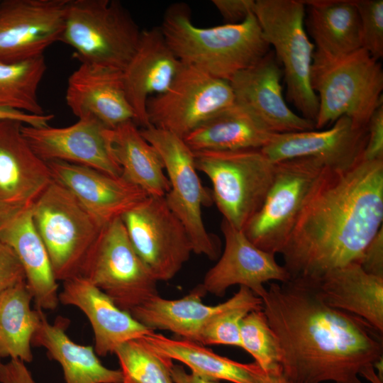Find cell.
Masks as SVG:
<instances>
[{
  "mask_svg": "<svg viewBox=\"0 0 383 383\" xmlns=\"http://www.w3.org/2000/svg\"><path fill=\"white\" fill-rule=\"evenodd\" d=\"M262 310L292 383H362L383 358V333L365 319L330 307L303 280L270 283Z\"/></svg>",
  "mask_w": 383,
  "mask_h": 383,
  "instance_id": "1",
  "label": "cell"
},
{
  "mask_svg": "<svg viewBox=\"0 0 383 383\" xmlns=\"http://www.w3.org/2000/svg\"><path fill=\"white\" fill-rule=\"evenodd\" d=\"M382 221L383 160L325 167L280 252L290 279L316 280L357 262Z\"/></svg>",
  "mask_w": 383,
  "mask_h": 383,
  "instance_id": "2",
  "label": "cell"
},
{
  "mask_svg": "<svg viewBox=\"0 0 383 383\" xmlns=\"http://www.w3.org/2000/svg\"><path fill=\"white\" fill-rule=\"evenodd\" d=\"M160 28L182 63L228 82L270 51L254 13L238 23L200 28L187 5L178 3L167 9Z\"/></svg>",
  "mask_w": 383,
  "mask_h": 383,
  "instance_id": "3",
  "label": "cell"
},
{
  "mask_svg": "<svg viewBox=\"0 0 383 383\" xmlns=\"http://www.w3.org/2000/svg\"><path fill=\"white\" fill-rule=\"evenodd\" d=\"M311 84L318 101V130L343 116L367 127L383 104L382 65L363 48L336 60L313 58Z\"/></svg>",
  "mask_w": 383,
  "mask_h": 383,
  "instance_id": "4",
  "label": "cell"
},
{
  "mask_svg": "<svg viewBox=\"0 0 383 383\" xmlns=\"http://www.w3.org/2000/svg\"><path fill=\"white\" fill-rule=\"evenodd\" d=\"M141 31L116 0H70L61 36L81 62L123 70L132 58Z\"/></svg>",
  "mask_w": 383,
  "mask_h": 383,
  "instance_id": "5",
  "label": "cell"
},
{
  "mask_svg": "<svg viewBox=\"0 0 383 383\" xmlns=\"http://www.w3.org/2000/svg\"><path fill=\"white\" fill-rule=\"evenodd\" d=\"M253 13L282 65L287 99L302 117L315 123L318 101L311 84L314 45L305 28L304 4L301 0H255Z\"/></svg>",
  "mask_w": 383,
  "mask_h": 383,
  "instance_id": "6",
  "label": "cell"
},
{
  "mask_svg": "<svg viewBox=\"0 0 383 383\" xmlns=\"http://www.w3.org/2000/svg\"><path fill=\"white\" fill-rule=\"evenodd\" d=\"M32 216L57 281L81 276L104 226L54 179L33 206Z\"/></svg>",
  "mask_w": 383,
  "mask_h": 383,
  "instance_id": "7",
  "label": "cell"
},
{
  "mask_svg": "<svg viewBox=\"0 0 383 383\" xmlns=\"http://www.w3.org/2000/svg\"><path fill=\"white\" fill-rule=\"evenodd\" d=\"M193 153L196 170L211 182L212 200L223 219L243 231L268 192L275 163L260 149Z\"/></svg>",
  "mask_w": 383,
  "mask_h": 383,
  "instance_id": "8",
  "label": "cell"
},
{
  "mask_svg": "<svg viewBox=\"0 0 383 383\" xmlns=\"http://www.w3.org/2000/svg\"><path fill=\"white\" fill-rule=\"evenodd\" d=\"M140 130L162 160L170 186L165 199L186 229L193 252L216 259L218 242L207 231L201 212L203 206L213 202L211 192L201 182L193 151L182 138L169 131L152 126Z\"/></svg>",
  "mask_w": 383,
  "mask_h": 383,
  "instance_id": "9",
  "label": "cell"
},
{
  "mask_svg": "<svg viewBox=\"0 0 383 383\" xmlns=\"http://www.w3.org/2000/svg\"><path fill=\"white\" fill-rule=\"evenodd\" d=\"M81 277L128 313L157 295V281L140 258L121 218L105 225L92 247Z\"/></svg>",
  "mask_w": 383,
  "mask_h": 383,
  "instance_id": "10",
  "label": "cell"
},
{
  "mask_svg": "<svg viewBox=\"0 0 383 383\" xmlns=\"http://www.w3.org/2000/svg\"><path fill=\"white\" fill-rule=\"evenodd\" d=\"M325 167L311 157L275 163L268 192L243 230L249 240L266 252L280 253L310 189Z\"/></svg>",
  "mask_w": 383,
  "mask_h": 383,
  "instance_id": "11",
  "label": "cell"
},
{
  "mask_svg": "<svg viewBox=\"0 0 383 383\" xmlns=\"http://www.w3.org/2000/svg\"><path fill=\"white\" fill-rule=\"evenodd\" d=\"M234 102L228 81L182 62L169 89L148 99L146 111L152 126L183 139Z\"/></svg>",
  "mask_w": 383,
  "mask_h": 383,
  "instance_id": "12",
  "label": "cell"
},
{
  "mask_svg": "<svg viewBox=\"0 0 383 383\" xmlns=\"http://www.w3.org/2000/svg\"><path fill=\"white\" fill-rule=\"evenodd\" d=\"M121 218L132 245L155 279L175 277L193 250L186 229L165 196H148Z\"/></svg>",
  "mask_w": 383,
  "mask_h": 383,
  "instance_id": "13",
  "label": "cell"
},
{
  "mask_svg": "<svg viewBox=\"0 0 383 383\" xmlns=\"http://www.w3.org/2000/svg\"><path fill=\"white\" fill-rule=\"evenodd\" d=\"M23 124L0 120V231L31 209L53 179L23 136Z\"/></svg>",
  "mask_w": 383,
  "mask_h": 383,
  "instance_id": "14",
  "label": "cell"
},
{
  "mask_svg": "<svg viewBox=\"0 0 383 383\" xmlns=\"http://www.w3.org/2000/svg\"><path fill=\"white\" fill-rule=\"evenodd\" d=\"M70 0H4L0 3V62L43 55L60 41Z\"/></svg>",
  "mask_w": 383,
  "mask_h": 383,
  "instance_id": "15",
  "label": "cell"
},
{
  "mask_svg": "<svg viewBox=\"0 0 383 383\" xmlns=\"http://www.w3.org/2000/svg\"><path fill=\"white\" fill-rule=\"evenodd\" d=\"M108 130L92 116L62 128L21 126L25 140L44 162L62 161L119 177L122 171L112 155Z\"/></svg>",
  "mask_w": 383,
  "mask_h": 383,
  "instance_id": "16",
  "label": "cell"
},
{
  "mask_svg": "<svg viewBox=\"0 0 383 383\" xmlns=\"http://www.w3.org/2000/svg\"><path fill=\"white\" fill-rule=\"evenodd\" d=\"M367 141V126L343 116L328 129L274 133L260 150L273 163L311 157L327 167L345 169L362 158Z\"/></svg>",
  "mask_w": 383,
  "mask_h": 383,
  "instance_id": "17",
  "label": "cell"
},
{
  "mask_svg": "<svg viewBox=\"0 0 383 383\" xmlns=\"http://www.w3.org/2000/svg\"><path fill=\"white\" fill-rule=\"evenodd\" d=\"M221 229L225 247L218 261L208 270L201 284L206 293L223 296L231 286L239 284L262 299L267 292L265 283L290 279L288 272L277 262L274 255L255 245L243 231L223 219Z\"/></svg>",
  "mask_w": 383,
  "mask_h": 383,
  "instance_id": "18",
  "label": "cell"
},
{
  "mask_svg": "<svg viewBox=\"0 0 383 383\" xmlns=\"http://www.w3.org/2000/svg\"><path fill=\"white\" fill-rule=\"evenodd\" d=\"M282 70L270 51L229 81L235 101L250 109L273 133L312 131L315 123L295 113L282 94Z\"/></svg>",
  "mask_w": 383,
  "mask_h": 383,
  "instance_id": "19",
  "label": "cell"
},
{
  "mask_svg": "<svg viewBox=\"0 0 383 383\" xmlns=\"http://www.w3.org/2000/svg\"><path fill=\"white\" fill-rule=\"evenodd\" d=\"M52 179L67 188L103 226L143 201L148 195L121 175L62 161L46 162Z\"/></svg>",
  "mask_w": 383,
  "mask_h": 383,
  "instance_id": "20",
  "label": "cell"
},
{
  "mask_svg": "<svg viewBox=\"0 0 383 383\" xmlns=\"http://www.w3.org/2000/svg\"><path fill=\"white\" fill-rule=\"evenodd\" d=\"M181 65L160 27L141 31L137 48L123 70L125 91L136 125L143 128L151 126L147 101L152 94H160L169 89Z\"/></svg>",
  "mask_w": 383,
  "mask_h": 383,
  "instance_id": "21",
  "label": "cell"
},
{
  "mask_svg": "<svg viewBox=\"0 0 383 383\" xmlns=\"http://www.w3.org/2000/svg\"><path fill=\"white\" fill-rule=\"evenodd\" d=\"M65 101L78 118L92 116L110 129L135 122L120 70L81 63L68 78Z\"/></svg>",
  "mask_w": 383,
  "mask_h": 383,
  "instance_id": "22",
  "label": "cell"
},
{
  "mask_svg": "<svg viewBox=\"0 0 383 383\" xmlns=\"http://www.w3.org/2000/svg\"><path fill=\"white\" fill-rule=\"evenodd\" d=\"M58 297L59 302L76 306L85 314L94 332V348L99 356L112 354L123 343L154 331L118 308L108 295L83 277L64 281Z\"/></svg>",
  "mask_w": 383,
  "mask_h": 383,
  "instance_id": "23",
  "label": "cell"
},
{
  "mask_svg": "<svg viewBox=\"0 0 383 383\" xmlns=\"http://www.w3.org/2000/svg\"><path fill=\"white\" fill-rule=\"evenodd\" d=\"M305 282L330 307L357 316L383 333V277L353 262Z\"/></svg>",
  "mask_w": 383,
  "mask_h": 383,
  "instance_id": "24",
  "label": "cell"
},
{
  "mask_svg": "<svg viewBox=\"0 0 383 383\" xmlns=\"http://www.w3.org/2000/svg\"><path fill=\"white\" fill-rule=\"evenodd\" d=\"M305 28L313 40V58L336 60L362 48L359 13L354 0H307Z\"/></svg>",
  "mask_w": 383,
  "mask_h": 383,
  "instance_id": "25",
  "label": "cell"
},
{
  "mask_svg": "<svg viewBox=\"0 0 383 383\" xmlns=\"http://www.w3.org/2000/svg\"><path fill=\"white\" fill-rule=\"evenodd\" d=\"M0 240L9 245L20 260L35 308L54 310L59 304L58 284L45 246L35 226L32 208L0 231Z\"/></svg>",
  "mask_w": 383,
  "mask_h": 383,
  "instance_id": "26",
  "label": "cell"
},
{
  "mask_svg": "<svg viewBox=\"0 0 383 383\" xmlns=\"http://www.w3.org/2000/svg\"><path fill=\"white\" fill-rule=\"evenodd\" d=\"M68 324L62 317L50 323L43 311L32 345L44 348L48 357L60 365L65 383H121L120 370L105 367L94 347L75 343L69 338Z\"/></svg>",
  "mask_w": 383,
  "mask_h": 383,
  "instance_id": "27",
  "label": "cell"
},
{
  "mask_svg": "<svg viewBox=\"0 0 383 383\" xmlns=\"http://www.w3.org/2000/svg\"><path fill=\"white\" fill-rule=\"evenodd\" d=\"M274 133L250 109L234 102L183 140L193 151L261 149Z\"/></svg>",
  "mask_w": 383,
  "mask_h": 383,
  "instance_id": "28",
  "label": "cell"
},
{
  "mask_svg": "<svg viewBox=\"0 0 383 383\" xmlns=\"http://www.w3.org/2000/svg\"><path fill=\"white\" fill-rule=\"evenodd\" d=\"M108 138L121 176L148 196H165L170 186L162 160L135 123L129 121L109 128Z\"/></svg>",
  "mask_w": 383,
  "mask_h": 383,
  "instance_id": "29",
  "label": "cell"
},
{
  "mask_svg": "<svg viewBox=\"0 0 383 383\" xmlns=\"http://www.w3.org/2000/svg\"><path fill=\"white\" fill-rule=\"evenodd\" d=\"M205 293L199 285L179 299H166L157 294L130 313L149 329L170 331L184 339L199 343L204 326L225 305V302L215 306L204 304L201 297Z\"/></svg>",
  "mask_w": 383,
  "mask_h": 383,
  "instance_id": "30",
  "label": "cell"
},
{
  "mask_svg": "<svg viewBox=\"0 0 383 383\" xmlns=\"http://www.w3.org/2000/svg\"><path fill=\"white\" fill-rule=\"evenodd\" d=\"M143 340L154 351L190 368L191 372L216 381L257 383L260 367L255 362L241 363L213 353L189 340H176L154 331Z\"/></svg>",
  "mask_w": 383,
  "mask_h": 383,
  "instance_id": "31",
  "label": "cell"
},
{
  "mask_svg": "<svg viewBox=\"0 0 383 383\" xmlns=\"http://www.w3.org/2000/svg\"><path fill=\"white\" fill-rule=\"evenodd\" d=\"M33 295L23 282L0 296V357L32 362V338L43 310L32 309Z\"/></svg>",
  "mask_w": 383,
  "mask_h": 383,
  "instance_id": "32",
  "label": "cell"
},
{
  "mask_svg": "<svg viewBox=\"0 0 383 383\" xmlns=\"http://www.w3.org/2000/svg\"><path fill=\"white\" fill-rule=\"evenodd\" d=\"M46 69L44 55L13 63L0 62V107L45 114L38 101V89Z\"/></svg>",
  "mask_w": 383,
  "mask_h": 383,
  "instance_id": "33",
  "label": "cell"
},
{
  "mask_svg": "<svg viewBox=\"0 0 383 383\" xmlns=\"http://www.w3.org/2000/svg\"><path fill=\"white\" fill-rule=\"evenodd\" d=\"M262 306L260 297L250 289L240 286L239 290L225 301L223 308L204 326L199 343L241 348L240 331L243 318L251 311L262 310Z\"/></svg>",
  "mask_w": 383,
  "mask_h": 383,
  "instance_id": "34",
  "label": "cell"
},
{
  "mask_svg": "<svg viewBox=\"0 0 383 383\" xmlns=\"http://www.w3.org/2000/svg\"><path fill=\"white\" fill-rule=\"evenodd\" d=\"M113 353L120 365L121 383H174L173 360L154 351L142 338L123 343Z\"/></svg>",
  "mask_w": 383,
  "mask_h": 383,
  "instance_id": "35",
  "label": "cell"
},
{
  "mask_svg": "<svg viewBox=\"0 0 383 383\" xmlns=\"http://www.w3.org/2000/svg\"><path fill=\"white\" fill-rule=\"evenodd\" d=\"M240 335L241 348L264 372L281 368L278 345L262 309L251 311L243 318Z\"/></svg>",
  "mask_w": 383,
  "mask_h": 383,
  "instance_id": "36",
  "label": "cell"
},
{
  "mask_svg": "<svg viewBox=\"0 0 383 383\" xmlns=\"http://www.w3.org/2000/svg\"><path fill=\"white\" fill-rule=\"evenodd\" d=\"M361 28L362 48L373 58L383 56V1L354 0Z\"/></svg>",
  "mask_w": 383,
  "mask_h": 383,
  "instance_id": "37",
  "label": "cell"
},
{
  "mask_svg": "<svg viewBox=\"0 0 383 383\" xmlns=\"http://www.w3.org/2000/svg\"><path fill=\"white\" fill-rule=\"evenodd\" d=\"M26 282L22 264L14 250L0 240V296L9 289Z\"/></svg>",
  "mask_w": 383,
  "mask_h": 383,
  "instance_id": "38",
  "label": "cell"
},
{
  "mask_svg": "<svg viewBox=\"0 0 383 383\" xmlns=\"http://www.w3.org/2000/svg\"><path fill=\"white\" fill-rule=\"evenodd\" d=\"M362 159L383 160V104L371 116L367 124V141Z\"/></svg>",
  "mask_w": 383,
  "mask_h": 383,
  "instance_id": "39",
  "label": "cell"
},
{
  "mask_svg": "<svg viewBox=\"0 0 383 383\" xmlns=\"http://www.w3.org/2000/svg\"><path fill=\"white\" fill-rule=\"evenodd\" d=\"M356 262L367 273L383 277V226L366 246Z\"/></svg>",
  "mask_w": 383,
  "mask_h": 383,
  "instance_id": "40",
  "label": "cell"
},
{
  "mask_svg": "<svg viewBox=\"0 0 383 383\" xmlns=\"http://www.w3.org/2000/svg\"><path fill=\"white\" fill-rule=\"evenodd\" d=\"M255 0H213L212 3L227 24L243 21L253 13Z\"/></svg>",
  "mask_w": 383,
  "mask_h": 383,
  "instance_id": "41",
  "label": "cell"
},
{
  "mask_svg": "<svg viewBox=\"0 0 383 383\" xmlns=\"http://www.w3.org/2000/svg\"><path fill=\"white\" fill-rule=\"evenodd\" d=\"M0 383H37L26 363L10 359L0 364Z\"/></svg>",
  "mask_w": 383,
  "mask_h": 383,
  "instance_id": "42",
  "label": "cell"
},
{
  "mask_svg": "<svg viewBox=\"0 0 383 383\" xmlns=\"http://www.w3.org/2000/svg\"><path fill=\"white\" fill-rule=\"evenodd\" d=\"M55 118L54 114L33 115L0 107V120H12L34 127H44Z\"/></svg>",
  "mask_w": 383,
  "mask_h": 383,
  "instance_id": "43",
  "label": "cell"
},
{
  "mask_svg": "<svg viewBox=\"0 0 383 383\" xmlns=\"http://www.w3.org/2000/svg\"><path fill=\"white\" fill-rule=\"evenodd\" d=\"M171 374L174 383H220L219 381L206 379L192 372H187L182 365H173Z\"/></svg>",
  "mask_w": 383,
  "mask_h": 383,
  "instance_id": "44",
  "label": "cell"
},
{
  "mask_svg": "<svg viewBox=\"0 0 383 383\" xmlns=\"http://www.w3.org/2000/svg\"><path fill=\"white\" fill-rule=\"evenodd\" d=\"M257 383H292L283 374L282 369L265 372L261 368L257 374Z\"/></svg>",
  "mask_w": 383,
  "mask_h": 383,
  "instance_id": "45",
  "label": "cell"
},
{
  "mask_svg": "<svg viewBox=\"0 0 383 383\" xmlns=\"http://www.w3.org/2000/svg\"><path fill=\"white\" fill-rule=\"evenodd\" d=\"M1 357H0V364H1Z\"/></svg>",
  "mask_w": 383,
  "mask_h": 383,
  "instance_id": "46",
  "label": "cell"
}]
</instances>
